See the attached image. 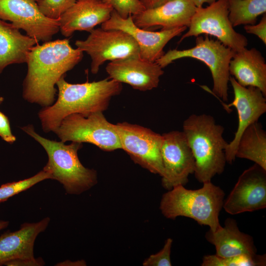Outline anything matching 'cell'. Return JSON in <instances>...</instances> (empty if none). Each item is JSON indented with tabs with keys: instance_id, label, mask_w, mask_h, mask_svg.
Here are the masks:
<instances>
[{
	"instance_id": "cell-1",
	"label": "cell",
	"mask_w": 266,
	"mask_h": 266,
	"mask_svg": "<svg viewBox=\"0 0 266 266\" xmlns=\"http://www.w3.org/2000/svg\"><path fill=\"white\" fill-rule=\"evenodd\" d=\"M83 57V52L72 48L68 38L34 45L26 62L28 70L23 83V98L43 107L51 105L55 100L57 82Z\"/></svg>"
},
{
	"instance_id": "cell-2",
	"label": "cell",
	"mask_w": 266,
	"mask_h": 266,
	"mask_svg": "<svg viewBox=\"0 0 266 266\" xmlns=\"http://www.w3.org/2000/svg\"><path fill=\"white\" fill-rule=\"evenodd\" d=\"M56 85L58 99L38 114L44 132H53L66 116L74 113L88 115L106 110L113 97L120 94L122 83L109 77L98 81L71 84L60 78Z\"/></svg>"
},
{
	"instance_id": "cell-3",
	"label": "cell",
	"mask_w": 266,
	"mask_h": 266,
	"mask_svg": "<svg viewBox=\"0 0 266 266\" xmlns=\"http://www.w3.org/2000/svg\"><path fill=\"white\" fill-rule=\"evenodd\" d=\"M224 131L213 117L206 114H192L183 122L182 132L195 159L194 174L199 182L210 181L224 171L228 142L223 136Z\"/></svg>"
},
{
	"instance_id": "cell-4",
	"label": "cell",
	"mask_w": 266,
	"mask_h": 266,
	"mask_svg": "<svg viewBox=\"0 0 266 266\" xmlns=\"http://www.w3.org/2000/svg\"><path fill=\"white\" fill-rule=\"evenodd\" d=\"M224 191L211 181L196 190L179 185L164 193L160 210L164 216L174 220L179 216L191 218L199 225L207 226L212 232L221 227L219 216L223 208Z\"/></svg>"
},
{
	"instance_id": "cell-5",
	"label": "cell",
	"mask_w": 266,
	"mask_h": 266,
	"mask_svg": "<svg viewBox=\"0 0 266 266\" xmlns=\"http://www.w3.org/2000/svg\"><path fill=\"white\" fill-rule=\"evenodd\" d=\"M21 129L46 151L48 160L43 170L50 174L51 179L59 182L66 194H81L97 183V171L85 167L79 159L78 151L82 148V143L66 144L62 141L45 138L37 133L32 125Z\"/></svg>"
},
{
	"instance_id": "cell-6",
	"label": "cell",
	"mask_w": 266,
	"mask_h": 266,
	"mask_svg": "<svg viewBox=\"0 0 266 266\" xmlns=\"http://www.w3.org/2000/svg\"><path fill=\"white\" fill-rule=\"evenodd\" d=\"M235 51L224 45L218 40L196 36V45L192 48L184 49L169 50L160 57L156 63L163 68L176 60L191 58L204 63L209 68L213 79L212 92L224 101L228 100V83L230 74V62Z\"/></svg>"
},
{
	"instance_id": "cell-7",
	"label": "cell",
	"mask_w": 266,
	"mask_h": 266,
	"mask_svg": "<svg viewBox=\"0 0 266 266\" xmlns=\"http://www.w3.org/2000/svg\"><path fill=\"white\" fill-rule=\"evenodd\" d=\"M53 132L64 142L89 143L105 151L121 149L114 124L107 120L102 112L71 114Z\"/></svg>"
},
{
	"instance_id": "cell-8",
	"label": "cell",
	"mask_w": 266,
	"mask_h": 266,
	"mask_svg": "<svg viewBox=\"0 0 266 266\" xmlns=\"http://www.w3.org/2000/svg\"><path fill=\"white\" fill-rule=\"evenodd\" d=\"M188 27L179 42L186 38L204 34L216 37L235 52L241 51L248 45L246 37L234 30L229 20L227 0H217L206 7H198Z\"/></svg>"
},
{
	"instance_id": "cell-9",
	"label": "cell",
	"mask_w": 266,
	"mask_h": 266,
	"mask_svg": "<svg viewBox=\"0 0 266 266\" xmlns=\"http://www.w3.org/2000/svg\"><path fill=\"white\" fill-rule=\"evenodd\" d=\"M85 40H77V48L91 58V71L97 74L100 67L107 61L130 57H140L139 48L134 38L127 33L118 30L98 28L90 32Z\"/></svg>"
},
{
	"instance_id": "cell-10",
	"label": "cell",
	"mask_w": 266,
	"mask_h": 266,
	"mask_svg": "<svg viewBox=\"0 0 266 266\" xmlns=\"http://www.w3.org/2000/svg\"><path fill=\"white\" fill-rule=\"evenodd\" d=\"M121 149L136 164L150 172L162 176V134L150 129L127 122L114 124Z\"/></svg>"
},
{
	"instance_id": "cell-11",
	"label": "cell",
	"mask_w": 266,
	"mask_h": 266,
	"mask_svg": "<svg viewBox=\"0 0 266 266\" xmlns=\"http://www.w3.org/2000/svg\"><path fill=\"white\" fill-rule=\"evenodd\" d=\"M0 19L10 21L38 42L51 40L60 31V19L44 16L38 7L37 0H0Z\"/></svg>"
},
{
	"instance_id": "cell-12",
	"label": "cell",
	"mask_w": 266,
	"mask_h": 266,
	"mask_svg": "<svg viewBox=\"0 0 266 266\" xmlns=\"http://www.w3.org/2000/svg\"><path fill=\"white\" fill-rule=\"evenodd\" d=\"M161 157L164 167L162 185L167 190L185 185L194 174L195 159L183 132L173 131L162 134Z\"/></svg>"
},
{
	"instance_id": "cell-13",
	"label": "cell",
	"mask_w": 266,
	"mask_h": 266,
	"mask_svg": "<svg viewBox=\"0 0 266 266\" xmlns=\"http://www.w3.org/2000/svg\"><path fill=\"white\" fill-rule=\"evenodd\" d=\"M266 207V170L255 164L243 171L224 200L223 208L231 215Z\"/></svg>"
},
{
	"instance_id": "cell-14",
	"label": "cell",
	"mask_w": 266,
	"mask_h": 266,
	"mask_svg": "<svg viewBox=\"0 0 266 266\" xmlns=\"http://www.w3.org/2000/svg\"><path fill=\"white\" fill-rule=\"evenodd\" d=\"M234 93V99L229 104H225L227 110L234 107L238 115V126L233 140L228 143L225 154L227 163L232 164L235 159V152L239 138L246 128L258 121L266 112V99L258 88L244 87L239 84L233 77H230Z\"/></svg>"
},
{
	"instance_id": "cell-15",
	"label": "cell",
	"mask_w": 266,
	"mask_h": 266,
	"mask_svg": "<svg viewBox=\"0 0 266 266\" xmlns=\"http://www.w3.org/2000/svg\"><path fill=\"white\" fill-rule=\"evenodd\" d=\"M104 30H118L131 35L139 48L140 58L149 62H156L164 54V48L173 38L181 34L187 27L152 32L141 29L133 23L132 15L124 19L114 9L110 18L101 24Z\"/></svg>"
},
{
	"instance_id": "cell-16",
	"label": "cell",
	"mask_w": 266,
	"mask_h": 266,
	"mask_svg": "<svg viewBox=\"0 0 266 266\" xmlns=\"http://www.w3.org/2000/svg\"><path fill=\"white\" fill-rule=\"evenodd\" d=\"M109 78L129 84L141 91L152 90L158 86L163 68L156 62L140 57H130L110 61L105 67Z\"/></svg>"
},
{
	"instance_id": "cell-17",
	"label": "cell",
	"mask_w": 266,
	"mask_h": 266,
	"mask_svg": "<svg viewBox=\"0 0 266 266\" xmlns=\"http://www.w3.org/2000/svg\"><path fill=\"white\" fill-rule=\"evenodd\" d=\"M197 8L191 0H171L132 17L135 25L144 29L154 26L161 27L162 30L188 27Z\"/></svg>"
},
{
	"instance_id": "cell-18",
	"label": "cell",
	"mask_w": 266,
	"mask_h": 266,
	"mask_svg": "<svg viewBox=\"0 0 266 266\" xmlns=\"http://www.w3.org/2000/svg\"><path fill=\"white\" fill-rule=\"evenodd\" d=\"M113 10L102 0H76L60 17V31L66 37L77 31L90 32L107 21Z\"/></svg>"
},
{
	"instance_id": "cell-19",
	"label": "cell",
	"mask_w": 266,
	"mask_h": 266,
	"mask_svg": "<svg viewBox=\"0 0 266 266\" xmlns=\"http://www.w3.org/2000/svg\"><path fill=\"white\" fill-rule=\"evenodd\" d=\"M50 221L47 217L36 223H25L18 230L0 235V266L15 259H34L35 239L46 229Z\"/></svg>"
},
{
	"instance_id": "cell-20",
	"label": "cell",
	"mask_w": 266,
	"mask_h": 266,
	"mask_svg": "<svg viewBox=\"0 0 266 266\" xmlns=\"http://www.w3.org/2000/svg\"><path fill=\"white\" fill-rule=\"evenodd\" d=\"M230 74L244 87L258 88L266 97V63L255 48L235 52L229 65Z\"/></svg>"
},
{
	"instance_id": "cell-21",
	"label": "cell",
	"mask_w": 266,
	"mask_h": 266,
	"mask_svg": "<svg viewBox=\"0 0 266 266\" xmlns=\"http://www.w3.org/2000/svg\"><path fill=\"white\" fill-rule=\"evenodd\" d=\"M205 238L215 246V254L220 257L257 254L252 236L241 232L236 221L233 218L226 219L224 226L215 232L209 230Z\"/></svg>"
},
{
	"instance_id": "cell-22",
	"label": "cell",
	"mask_w": 266,
	"mask_h": 266,
	"mask_svg": "<svg viewBox=\"0 0 266 266\" xmlns=\"http://www.w3.org/2000/svg\"><path fill=\"white\" fill-rule=\"evenodd\" d=\"M38 43L11 23L0 19V74L9 65L26 63L30 50Z\"/></svg>"
},
{
	"instance_id": "cell-23",
	"label": "cell",
	"mask_w": 266,
	"mask_h": 266,
	"mask_svg": "<svg viewBox=\"0 0 266 266\" xmlns=\"http://www.w3.org/2000/svg\"><path fill=\"white\" fill-rule=\"evenodd\" d=\"M235 158L254 162L266 170V132L258 122L242 133L237 144Z\"/></svg>"
},
{
	"instance_id": "cell-24",
	"label": "cell",
	"mask_w": 266,
	"mask_h": 266,
	"mask_svg": "<svg viewBox=\"0 0 266 266\" xmlns=\"http://www.w3.org/2000/svg\"><path fill=\"white\" fill-rule=\"evenodd\" d=\"M229 18L233 27L254 25L266 12V0H227Z\"/></svg>"
},
{
	"instance_id": "cell-25",
	"label": "cell",
	"mask_w": 266,
	"mask_h": 266,
	"mask_svg": "<svg viewBox=\"0 0 266 266\" xmlns=\"http://www.w3.org/2000/svg\"><path fill=\"white\" fill-rule=\"evenodd\" d=\"M266 264V255L243 254L222 257L216 254L203 256L201 266H264Z\"/></svg>"
},
{
	"instance_id": "cell-26",
	"label": "cell",
	"mask_w": 266,
	"mask_h": 266,
	"mask_svg": "<svg viewBox=\"0 0 266 266\" xmlns=\"http://www.w3.org/2000/svg\"><path fill=\"white\" fill-rule=\"evenodd\" d=\"M48 179H51L50 174L42 170L31 177L1 185L0 187V203L29 189L37 183Z\"/></svg>"
},
{
	"instance_id": "cell-27",
	"label": "cell",
	"mask_w": 266,
	"mask_h": 266,
	"mask_svg": "<svg viewBox=\"0 0 266 266\" xmlns=\"http://www.w3.org/2000/svg\"><path fill=\"white\" fill-rule=\"evenodd\" d=\"M76 0H37L40 12L51 19L58 20Z\"/></svg>"
},
{
	"instance_id": "cell-28",
	"label": "cell",
	"mask_w": 266,
	"mask_h": 266,
	"mask_svg": "<svg viewBox=\"0 0 266 266\" xmlns=\"http://www.w3.org/2000/svg\"><path fill=\"white\" fill-rule=\"evenodd\" d=\"M110 5L123 18L137 14L145 9L140 0H102Z\"/></svg>"
},
{
	"instance_id": "cell-29",
	"label": "cell",
	"mask_w": 266,
	"mask_h": 266,
	"mask_svg": "<svg viewBox=\"0 0 266 266\" xmlns=\"http://www.w3.org/2000/svg\"><path fill=\"white\" fill-rule=\"evenodd\" d=\"M173 240L168 238L163 248L158 253L152 254L143 262V266H171V248Z\"/></svg>"
},
{
	"instance_id": "cell-30",
	"label": "cell",
	"mask_w": 266,
	"mask_h": 266,
	"mask_svg": "<svg viewBox=\"0 0 266 266\" xmlns=\"http://www.w3.org/2000/svg\"><path fill=\"white\" fill-rule=\"evenodd\" d=\"M244 29L246 33L257 35L266 45V14H264L260 22L256 25H246Z\"/></svg>"
},
{
	"instance_id": "cell-31",
	"label": "cell",
	"mask_w": 266,
	"mask_h": 266,
	"mask_svg": "<svg viewBox=\"0 0 266 266\" xmlns=\"http://www.w3.org/2000/svg\"><path fill=\"white\" fill-rule=\"evenodd\" d=\"M0 137L9 143H13L16 137L11 131L9 121L7 117L0 111Z\"/></svg>"
},
{
	"instance_id": "cell-32",
	"label": "cell",
	"mask_w": 266,
	"mask_h": 266,
	"mask_svg": "<svg viewBox=\"0 0 266 266\" xmlns=\"http://www.w3.org/2000/svg\"><path fill=\"white\" fill-rule=\"evenodd\" d=\"M45 265L43 260L39 257L32 259H18L10 261L5 264L9 266H42Z\"/></svg>"
},
{
	"instance_id": "cell-33",
	"label": "cell",
	"mask_w": 266,
	"mask_h": 266,
	"mask_svg": "<svg viewBox=\"0 0 266 266\" xmlns=\"http://www.w3.org/2000/svg\"><path fill=\"white\" fill-rule=\"evenodd\" d=\"M145 9H150L160 6L171 0H140Z\"/></svg>"
},
{
	"instance_id": "cell-34",
	"label": "cell",
	"mask_w": 266,
	"mask_h": 266,
	"mask_svg": "<svg viewBox=\"0 0 266 266\" xmlns=\"http://www.w3.org/2000/svg\"><path fill=\"white\" fill-rule=\"evenodd\" d=\"M55 266H86V263L84 260H78L76 261H71L70 260H66L63 262L57 264Z\"/></svg>"
},
{
	"instance_id": "cell-35",
	"label": "cell",
	"mask_w": 266,
	"mask_h": 266,
	"mask_svg": "<svg viewBox=\"0 0 266 266\" xmlns=\"http://www.w3.org/2000/svg\"><path fill=\"white\" fill-rule=\"evenodd\" d=\"M197 7L202 6L204 3L210 4L217 0H191Z\"/></svg>"
},
{
	"instance_id": "cell-36",
	"label": "cell",
	"mask_w": 266,
	"mask_h": 266,
	"mask_svg": "<svg viewBox=\"0 0 266 266\" xmlns=\"http://www.w3.org/2000/svg\"><path fill=\"white\" fill-rule=\"evenodd\" d=\"M9 221L0 220V231L6 228L9 225Z\"/></svg>"
},
{
	"instance_id": "cell-37",
	"label": "cell",
	"mask_w": 266,
	"mask_h": 266,
	"mask_svg": "<svg viewBox=\"0 0 266 266\" xmlns=\"http://www.w3.org/2000/svg\"><path fill=\"white\" fill-rule=\"evenodd\" d=\"M3 100H4L3 98L2 97H0V104L2 102Z\"/></svg>"
}]
</instances>
